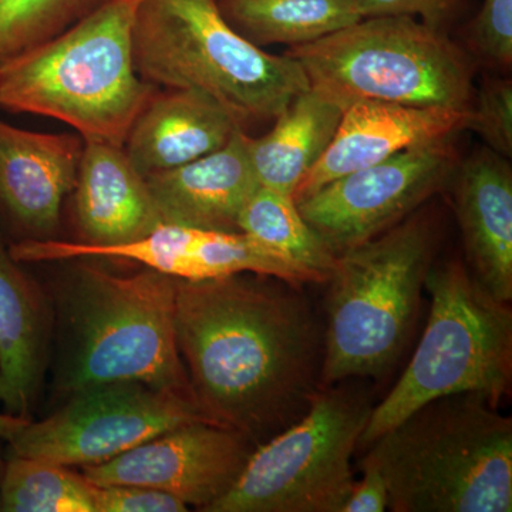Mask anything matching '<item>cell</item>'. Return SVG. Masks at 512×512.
<instances>
[{
	"mask_svg": "<svg viewBox=\"0 0 512 512\" xmlns=\"http://www.w3.org/2000/svg\"><path fill=\"white\" fill-rule=\"evenodd\" d=\"M302 286L254 272L177 279L175 339L195 403L255 447L322 389L323 328Z\"/></svg>",
	"mask_w": 512,
	"mask_h": 512,
	"instance_id": "cell-1",
	"label": "cell"
},
{
	"mask_svg": "<svg viewBox=\"0 0 512 512\" xmlns=\"http://www.w3.org/2000/svg\"><path fill=\"white\" fill-rule=\"evenodd\" d=\"M50 291L55 311V393L141 382L195 402L175 339L177 279L150 268L120 275L92 258L69 259ZM197 404V403H195Z\"/></svg>",
	"mask_w": 512,
	"mask_h": 512,
	"instance_id": "cell-2",
	"label": "cell"
},
{
	"mask_svg": "<svg viewBox=\"0 0 512 512\" xmlns=\"http://www.w3.org/2000/svg\"><path fill=\"white\" fill-rule=\"evenodd\" d=\"M366 448L394 512L512 511V419L481 394L431 400Z\"/></svg>",
	"mask_w": 512,
	"mask_h": 512,
	"instance_id": "cell-3",
	"label": "cell"
},
{
	"mask_svg": "<svg viewBox=\"0 0 512 512\" xmlns=\"http://www.w3.org/2000/svg\"><path fill=\"white\" fill-rule=\"evenodd\" d=\"M140 0H111L26 52L0 63V109L63 121L83 140L123 146L158 87L134 63Z\"/></svg>",
	"mask_w": 512,
	"mask_h": 512,
	"instance_id": "cell-4",
	"label": "cell"
},
{
	"mask_svg": "<svg viewBox=\"0 0 512 512\" xmlns=\"http://www.w3.org/2000/svg\"><path fill=\"white\" fill-rule=\"evenodd\" d=\"M426 205L377 237L336 256L323 328V386L379 379L402 355L440 247Z\"/></svg>",
	"mask_w": 512,
	"mask_h": 512,
	"instance_id": "cell-5",
	"label": "cell"
},
{
	"mask_svg": "<svg viewBox=\"0 0 512 512\" xmlns=\"http://www.w3.org/2000/svg\"><path fill=\"white\" fill-rule=\"evenodd\" d=\"M133 46L144 82L208 94L245 131L274 121L309 89L301 64L248 42L222 16L218 0H140Z\"/></svg>",
	"mask_w": 512,
	"mask_h": 512,
	"instance_id": "cell-6",
	"label": "cell"
},
{
	"mask_svg": "<svg viewBox=\"0 0 512 512\" xmlns=\"http://www.w3.org/2000/svg\"><path fill=\"white\" fill-rule=\"evenodd\" d=\"M426 328L412 360L389 394L375 404L359 447H367L423 404L476 393L498 407L512 384L511 303L497 301L451 258L434 262Z\"/></svg>",
	"mask_w": 512,
	"mask_h": 512,
	"instance_id": "cell-7",
	"label": "cell"
},
{
	"mask_svg": "<svg viewBox=\"0 0 512 512\" xmlns=\"http://www.w3.org/2000/svg\"><path fill=\"white\" fill-rule=\"evenodd\" d=\"M285 55L343 111L362 100L471 110L476 94L478 66L463 45L409 16L362 18Z\"/></svg>",
	"mask_w": 512,
	"mask_h": 512,
	"instance_id": "cell-8",
	"label": "cell"
},
{
	"mask_svg": "<svg viewBox=\"0 0 512 512\" xmlns=\"http://www.w3.org/2000/svg\"><path fill=\"white\" fill-rule=\"evenodd\" d=\"M373 407L348 384L323 386L301 420L255 448L237 484L207 512H342Z\"/></svg>",
	"mask_w": 512,
	"mask_h": 512,
	"instance_id": "cell-9",
	"label": "cell"
},
{
	"mask_svg": "<svg viewBox=\"0 0 512 512\" xmlns=\"http://www.w3.org/2000/svg\"><path fill=\"white\" fill-rule=\"evenodd\" d=\"M200 420L211 421L181 394L141 382L97 384L64 399L46 419L30 420L6 441L5 454L66 467L97 466Z\"/></svg>",
	"mask_w": 512,
	"mask_h": 512,
	"instance_id": "cell-10",
	"label": "cell"
},
{
	"mask_svg": "<svg viewBox=\"0 0 512 512\" xmlns=\"http://www.w3.org/2000/svg\"><path fill=\"white\" fill-rule=\"evenodd\" d=\"M453 137L400 151L296 202L336 255L377 237L450 187L460 164Z\"/></svg>",
	"mask_w": 512,
	"mask_h": 512,
	"instance_id": "cell-11",
	"label": "cell"
},
{
	"mask_svg": "<svg viewBox=\"0 0 512 512\" xmlns=\"http://www.w3.org/2000/svg\"><path fill=\"white\" fill-rule=\"evenodd\" d=\"M10 254L23 264L62 262L76 258H113L137 262L180 281H204L241 272L278 276L296 285L316 284L303 272L249 238L244 232L210 231L185 225H158L146 237L113 247L82 242H10Z\"/></svg>",
	"mask_w": 512,
	"mask_h": 512,
	"instance_id": "cell-12",
	"label": "cell"
},
{
	"mask_svg": "<svg viewBox=\"0 0 512 512\" xmlns=\"http://www.w3.org/2000/svg\"><path fill=\"white\" fill-rule=\"evenodd\" d=\"M254 443L212 421L184 424L131 448L106 463L83 468L94 485H141L180 498L207 512L237 484Z\"/></svg>",
	"mask_w": 512,
	"mask_h": 512,
	"instance_id": "cell-13",
	"label": "cell"
},
{
	"mask_svg": "<svg viewBox=\"0 0 512 512\" xmlns=\"http://www.w3.org/2000/svg\"><path fill=\"white\" fill-rule=\"evenodd\" d=\"M82 151L79 134L36 133L0 120V221L15 242L57 239Z\"/></svg>",
	"mask_w": 512,
	"mask_h": 512,
	"instance_id": "cell-14",
	"label": "cell"
},
{
	"mask_svg": "<svg viewBox=\"0 0 512 512\" xmlns=\"http://www.w3.org/2000/svg\"><path fill=\"white\" fill-rule=\"evenodd\" d=\"M471 110L362 100L350 104L319 163L293 194L299 202L323 185L407 148L467 130Z\"/></svg>",
	"mask_w": 512,
	"mask_h": 512,
	"instance_id": "cell-15",
	"label": "cell"
},
{
	"mask_svg": "<svg viewBox=\"0 0 512 512\" xmlns=\"http://www.w3.org/2000/svg\"><path fill=\"white\" fill-rule=\"evenodd\" d=\"M53 336L49 291L13 258L0 231V404L6 414L33 420Z\"/></svg>",
	"mask_w": 512,
	"mask_h": 512,
	"instance_id": "cell-16",
	"label": "cell"
},
{
	"mask_svg": "<svg viewBox=\"0 0 512 512\" xmlns=\"http://www.w3.org/2000/svg\"><path fill=\"white\" fill-rule=\"evenodd\" d=\"M466 266L485 292L512 301V168L484 147L460 161L451 178Z\"/></svg>",
	"mask_w": 512,
	"mask_h": 512,
	"instance_id": "cell-17",
	"label": "cell"
},
{
	"mask_svg": "<svg viewBox=\"0 0 512 512\" xmlns=\"http://www.w3.org/2000/svg\"><path fill=\"white\" fill-rule=\"evenodd\" d=\"M72 194L82 244H128L163 224L147 178L117 144L83 140Z\"/></svg>",
	"mask_w": 512,
	"mask_h": 512,
	"instance_id": "cell-18",
	"label": "cell"
},
{
	"mask_svg": "<svg viewBox=\"0 0 512 512\" xmlns=\"http://www.w3.org/2000/svg\"><path fill=\"white\" fill-rule=\"evenodd\" d=\"M247 134L238 130L220 150L146 177L165 224L241 232L239 215L259 187L248 157Z\"/></svg>",
	"mask_w": 512,
	"mask_h": 512,
	"instance_id": "cell-19",
	"label": "cell"
},
{
	"mask_svg": "<svg viewBox=\"0 0 512 512\" xmlns=\"http://www.w3.org/2000/svg\"><path fill=\"white\" fill-rule=\"evenodd\" d=\"M238 130L235 117L208 94L157 90L134 120L124 150L148 177L220 150Z\"/></svg>",
	"mask_w": 512,
	"mask_h": 512,
	"instance_id": "cell-20",
	"label": "cell"
},
{
	"mask_svg": "<svg viewBox=\"0 0 512 512\" xmlns=\"http://www.w3.org/2000/svg\"><path fill=\"white\" fill-rule=\"evenodd\" d=\"M342 114L338 104L309 87L276 117L268 133L247 134L248 157L259 187L293 197L328 150Z\"/></svg>",
	"mask_w": 512,
	"mask_h": 512,
	"instance_id": "cell-21",
	"label": "cell"
},
{
	"mask_svg": "<svg viewBox=\"0 0 512 512\" xmlns=\"http://www.w3.org/2000/svg\"><path fill=\"white\" fill-rule=\"evenodd\" d=\"M239 35L261 47L308 45L363 18L357 0H218Z\"/></svg>",
	"mask_w": 512,
	"mask_h": 512,
	"instance_id": "cell-22",
	"label": "cell"
},
{
	"mask_svg": "<svg viewBox=\"0 0 512 512\" xmlns=\"http://www.w3.org/2000/svg\"><path fill=\"white\" fill-rule=\"evenodd\" d=\"M239 231L312 276L328 281L336 255L302 217L291 195L258 187L239 215Z\"/></svg>",
	"mask_w": 512,
	"mask_h": 512,
	"instance_id": "cell-23",
	"label": "cell"
},
{
	"mask_svg": "<svg viewBox=\"0 0 512 512\" xmlns=\"http://www.w3.org/2000/svg\"><path fill=\"white\" fill-rule=\"evenodd\" d=\"M96 487L70 467L5 454L0 511L96 512Z\"/></svg>",
	"mask_w": 512,
	"mask_h": 512,
	"instance_id": "cell-24",
	"label": "cell"
},
{
	"mask_svg": "<svg viewBox=\"0 0 512 512\" xmlns=\"http://www.w3.org/2000/svg\"><path fill=\"white\" fill-rule=\"evenodd\" d=\"M111 0H0V63L53 39Z\"/></svg>",
	"mask_w": 512,
	"mask_h": 512,
	"instance_id": "cell-25",
	"label": "cell"
},
{
	"mask_svg": "<svg viewBox=\"0 0 512 512\" xmlns=\"http://www.w3.org/2000/svg\"><path fill=\"white\" fill-rule=\"evenodd\" d=\"M463 47L477 66L507 76L512 66V0H483L468 23Z\"/></svg>",
	"mask_w": 512,
	"mask_h": 512,
	"instance_id": "cell-26",
	"label": "cell"
},
{
	"mask_svg": "<svg viewBox=\"0 0 512 512\" xmlns=\"http://www.w3.org/2000/svg\"><path fill=\"white\" fill-rule=\"evenodd\" d=\"M467 130L485 147L510 160L512 156V82L504 74L487 72L476 87Z\"/></svg>",
	"mask_w": 512,
	"mask_h": 512,
	"instance_id": "cell-27",
	"label": "cell"
},
{
	"mask_svg": "<svg viewBox=\"0 0 512 512\" xmlns=\"http://www.w3.org/2000/svg\"><path fill=\"white\" fill-rule=\"evenodd\" d=\"M468 0H357L363 18L409 16L440 32L451 26L466 8Z\"/></svg>",
	"mask_w": 512,
	"mask_h": 512,
	"instance_id": "cell-28",
	"label": "cell"
},
{
	"mask_svg": "<svg viewBox=\"0 0 512 512\" xmlns=\"http://www.w3.org/2000/svg\"><path fill=\"white\" fill-rule=\"evenodd\" d=\"M96 512H185L188 505L174 495L141 485H103L94 494Z\"/></svg>",
	"mask_w": 512,
	"mask_h": 512,
	"instance_id": "cell-29",
	"label": "cell"
},
{
	"mask_svg": "<svg viewBox=\"0 0 512 512\" xmlns=\"http://www.w3.org/2000/svg\"><path fill=\"white\" fill-rule=\"evenodd\" d=\"M362 480L353 485L342 512H384L389 508V491L375 466L360 461Z\"/></svg>",
	"mask_w": 512,
	"mask_h": 512,
	"instance_id": "cell-30",
	"label": "cell"
},
{
	"mask_svg": "<svg viewBox=\"0 0 512 512\" xmlns=\"http://www.w3.org/2000/svg\"><path fill=\"white\" fill-rule=\"evenodd\" d=\"M28 419L10 416V414L0 413V440L9 441L13 436L19 433L23 426L29 423Z\"/></svg>",
	"mask_w": 512,
	"mask_h": 512,
	"instance_id": "cell-31",
	"label": "cell"
},
{
	"mask_svg": "<svg viewBox=\"0 0 512 512\" xmlns=\"http://www.w3.org/2000/svg\"><path fill=\"white\" fill-rule=\"evenodd\" d=\"M3 468H5V454L0 451V484H2Z\"/></svg>",
	"mask_w": 512,
	"mask_h": 512,
	"instance_id": "cell-32",
	"label": "cell"
}]
</instances>
